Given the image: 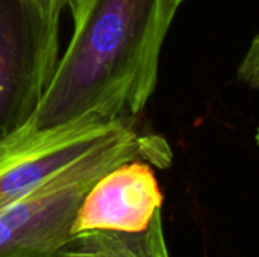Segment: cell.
Wrapping results in <instances>:
<instances>
[{"label":"cell","instance_id":"obj_1","mask_svg":"<svg viewBox=\"0 0 259 257\" xmlns=\"http://www.w3.org/2000/svg\"><path fill=\"white\" fill-rule=\"evenodd\" d=\"M178 8L170 0H80L74 30L32 118L0 145L138 115L152 97Z\"/></svg>","mask_w":259,"mask_h":257},{"label":"cell","instance_id":"obj_2","mask_svg":"<svg viewBox=\"0 0 259 257\" xmlns=\"http://www.w3.org/2000/svg\"><path fill=\"white\" fill-rule=\"evenodd\" d=\"M137 159L167 168L171 150L162 138L141 136L129 127L0 209V257L58 256L73 236L76 214L93 185L115 167Z\"/></svg>","mask_w":259,"mask_h":257},{"label":"cell","instance_id":"obj_3","mask_svg":"<svg viewBox=\"0 0 259 257\" xmlns=\"http://www.w3.org/2000/svg\"><path fill=\"white\" fill-rule=\"evenodd\" d=\"M65 0H0V144L32 118L59 61Z\"/></svg>","mask_w":259,"mask_h":257},{"label":"cell","instance_id":"obj_4","mask_svg":"<svg viewBox=\"0 0 259 257\" xmlns=\"http://www.w3.org/2000/svg\"><path fill=\"white\" fill-rule=\"evenodd\" d=\"M129 127L124 120L83 124L23 145H0V209Z\"/></svg>","mask_w":259,"mask_h":257},{"label":"cell","instance_id":"obj_5","mask_svg":"<svg viewBox=\"0 0 259 257\" xmlns=\"http://www.w3.org/2000/svg\"><path fill=\"white\" fill-rule=\"evenodd\" d=\"M162 192L149 162L131 161L103 174L88 191L71 233L141 232L162 208Z\"/></svg>","mask_w":259,"mask_h":257},{"label":"cell","instance_id":"obj_6","mask_svg":"<svg viewBox=\"0 0 259 257\" xmlns=\"http://www.w3.org/2000/svg\"><path fill=\"white\" fill-rule=\"evenodd\" d=\"M56 257H170L162 212L141 232L88 230L76 233Z\"/></svg>","mask_w":259,"mask_h":257},{"label":"cell","instance_id":"obj_7","mask_svg":"<svg viewBox=\"0 0 259 257\" xmlns=\"http://www.w3.org/2000/svg\"><path fill=\"white\" fill-rule=\"evenodd\" d=\"M238 77L252 88L259 89V33L238 68Z\"/></svg>","mask_w":259,"mask_h":257},{"label":"cell","instance_id":"obj_8","mask_svg":"<svg viewBox=\"0 0 259 257\" xmlns=\"http://www.w3.org/2000/svg\"><path fill=\"white\" fill-rule=\"evenodd\" d=\"M79 5H80V0H65V6H68L71 14L79 8Z\"/></svg>","mask_w":259,"mask_h":257},{"label":"cell","instance_id":"obj_9","mask_svg":"<svg viewBox=\"0 0 259 257\" xmlns=\"http://www.w3.org/2000/svg\"><path fill=\"white\" fill-rule=\"evenodd\" d=\"M170 2H171L176 8H179V6H181V3H182L184 0H170Z\"/></svg>","mask_w":259,"mask_h":257},{"label":"cell","instance_id":"obj_10","mask_svg":"<svg viewBox=\"0 0 259 257\" xmlns=\"http://www.w3.org/2000/svg\"><path fill=\"white\" fill-rule=\"evenodd\" d=\"M256 144L259 145V129H258V132H256Z\"/></svg>","mask_w":259,"mask_h":257}]
</instances>
